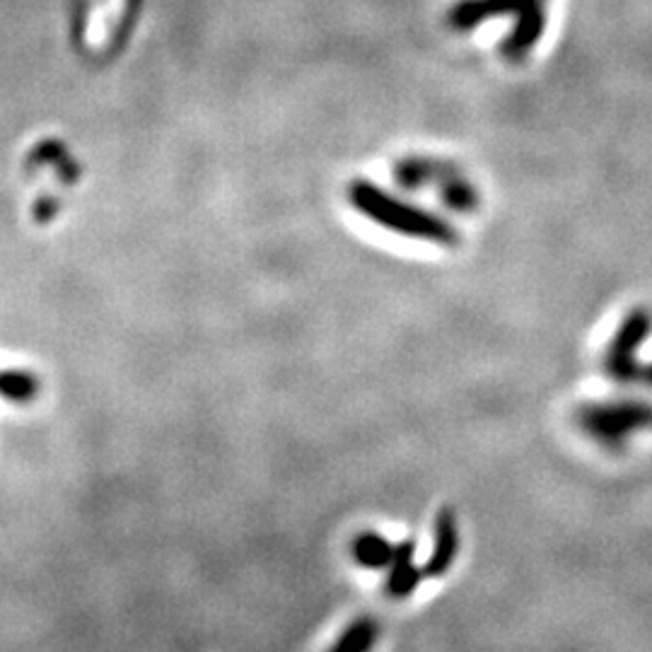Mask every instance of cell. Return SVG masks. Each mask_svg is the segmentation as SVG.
<instances>
[{
    "instance_id": "6",
    "label": "cell",
    "mask_w": 652,
    "mask_h": 652,
    "mask_svg": "<svg viewBox=\"0 0 652 652\" xmlns=\"http://www.w3.org/2000/svg\"><path fill=\"white\" fill-rule=\"evenodd\" d=\"M414 551H416V543L414 541H404L394 547V555H392V563H390V577H386V592H390L392 597L402 599L408 597L411 592H414L420 583V571L414 565Z\"/></svg>"
},
{
    "instance_id": "5",
    "label": "cell",
    "mask_w": 652,
    "mask_h": 652,
    "mask_svg": "<svg viewBox=\"0 0 652 652\" xmlns=\"http://www.w3.org/2000/svg\"><path fill=\"white\" fill-rule=\"evenodd\" d=\"M459 551V531H457V519L450 507L438 513L435 517V541H432V553L426 563V575L430 577H440L454 561V555Z\"/></svg>"
},
{
    "instance_id": "9",
    "label": "cell",
    "mask_w": 652,
    "mask_h": 652,
    "mask_svg": "<svg viewBox=\"0 0 652 652\" xmlns=\"http://www.w3.org/2000/svg\"><path fill=\"white\" fill-rule=\"evenodd\" d=\"M34 392H36V382L30 378V374H20V372L0 374V394L10 398V402H27Z\"/></svg>"
},
{
    "instance_id": "1",
    "label": "cell",
    "mask_w": 652,
    "mask_h": 652,
    "mask_svg": "<svg viewBox=\"0 0 652 652\" xmlns=\"http://www.w3.org/2000/svg\"><path fill=\"white\" fill-rule=\"evenodd\" d=\"M495 18L513 20L510 34L501 42V56L507 64H522L547 34L549 0H459L450 10L457 32H471Z\"/></svg>"
},
{
    "instance_id": "8",
    "label": "cell",
    "mask_w": 652,
    "mask_h": 652,
    "mask_svg": "<svg viewBox=\"0 0 652 652\" xmlns=\"http://www.w3.org/2000/svg\"><path fill=\"white\" fill-rule=\"evenodd\" d=\"M378 638V626L372 621H358L356 626L348 628L341 643L336 645L334 652H368Z\"/></svg>"
},
{
    "instance_id": "10",
    "label": "cell",
    "mask_w": 652,
    "mask_h": 652,
    "mask_svg": "<svg viewBox=\"0 0 652 652\" xmlns=\"http://www.w3.org/2000/svg\"><path fill=\"white\" fill-rule=\"evenodd\" d=\"M638 384H648V386H652V362H650V366H643V370H640V380H638Z\"/></svg>"
},
{
    "instance_id": "2",
    "label": "cell",
    "mask_w": 652,
    "mask_h": 652,
    "mask_svg": "<svg viewBox=\"0 0 652 652\" xmlns=\"http://www.w3.org/2000/svg\"><path fill=\"white\" fill-rule=\"evenodd\" d=\"M575 426L607 450H621L636 432L652 428V404L636 398L583 404L575 411Z\"/></svg>"
},
{
    "instance_id": "3",
    "label": "cell",
    "mask_w": 652,
    "mask_h": 652,
    "mask_svg": "<svg viewBox=\"0 0 652 652\" xmlns=\"http://www.w3.org/2000/svg\"><path fill=\"white\" fill-rule=\"evenodd\" d=\"M652 334V314L645 307H636L623 317L619 329L611 336L604 353V372L619 384H638L643 362L638 360L640 348Z\"/></svg>"
},
{
    "instance_id": "4",
    "label": "cell",
    "mask_w": 652,
    "mask_h": 652,
    "mask_svg": "<svg viewBox=\"0 0 652 652\" xmlns=\"http://www.w3.org/2000/svg\"><path fill=\"white\" fill-rule=\"evenodd\" d=\"M360 201H366L368 211L374 217H380L384 225L398 229V233L438 241V245H454L457 241V233L450 223H445L440 217H435L420 209H414V205L398 203L396 199L386 196V193L366 189V199L360 196Z\"/></svg>"
},
{
    "instance_id": "7",
    "label": "cell",
    "mask_w": 652,
    "mask_h": 652,
    "mask_svg": "<svg viewBox=\"0 0 652 652\" xmlns=\"http://www.w3.org/2000/svg\"><path fill=\"white\" fill-rule=\"evenodd\" d=\"M353 553L360 565L366 567H384L392 563V555H394V547L386 539H382L380 535H362L358 537Z\"/></svg>"
}]
</instances>
